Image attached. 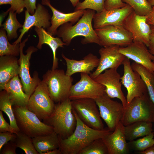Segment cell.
<instances>
[{"label": "cell", "instance_id": "1", "mask_svg": "<svg viewBox=\"0 0 154 154\" xmlns=\"http://www.w3.org/2000/svg\"><path fill=\"white\" fill-rule=\"evenodd\" d=\"M76 120V124L72 133L62 139L59 137L60 149L61 154H79L83 148L93 141L103 138L112 131L108 129H96L85 124L79 118L73 109Z\"/></svg>", "mask_w": 154, "mask_h": 154}, {"label": "cell", "instance_id": "2", "mask_svg": "<svg viewBox=\"0 0 154 154\" xmlns=\"http://www.w3.org/2000/svg\"><path fill=\"white\" fill-rule=\"evenodd\" d=\"M95 11L85 10L83 15L74 25L68 22L61 25L57 30L56 35L61 38L65 45H69L72 40L78 36H82L81 42L84 44L95 43L100 45V41L92 25Z\"/></svg>", "mask_w": 154, "mask_h": 154}, {"label": "cell", "instance_id": "3", "mask_svg": "<svg viewBox=\"0 0 154 154\" xmlns=\"http://www.w3.org/2000/svg\"><path fill=\"white\" fill-rule=\"evenodd\" d=\"M43 122L52 127L54 131L61 138L69 137L74 131L76 124L71 100L68 98L55 103L53 112Z\"/></svg>", "mask_w": 154, "mask_h": 154}, {"label": "cell", "instance_id": "4", "mask_svg": "<svg viewBox=\"0 0 154 154\" xmlns=\"http://www.w3.org/2000/svg\"><path fill=\"white\" fill-rule=\"evenodd\" d=\"M17 125L20 131L33 138L54 131L53 127L41 121L26 106H13Z\"/></svg>", "mask_w": 154, "mask_h": 154}, {"label": "cell", "instance_id": "5", "mask_svg": "<svg viewBox=\"0 0 154 154\" xmlns=\"http://www.w3.org/2000/svg\"><path fill=\"white\" fill-rule=\"evenodd\" d=\"M42 81L46 85L50 96L55 103L69 98L73 79L71 76L66 75L64 70H48L43 75Z\"/></svg>", "mask_w": 154, "mask_h": 154}, {"label": "cell", "instance_id": "6", "mask_svg": "<svg viewBox=\"0 0 154 154\" xmlns=\"http://www.w3.org/2000/svg\"><path fill=\"white\" fill-rule=\"evenodd\" d=\"M154 117V104L148 93L132 100L125 109L121 121L125 126L140 121L153 122Z\"/></svg>", "mask_w": 154, "mask_h": 154}, {"label": "cell", "instance_id": "7", "mask_svg": "<svg viewBox=\"0 0 154 154\" xmlns=\"http://www.w3.org/2000/svg\"><path fill=\"white\" fill-rule=\"evenodd\" d=\"M29 37L20 43V57L18 59L20 66L19 76L25 92L30 97L41 80L39 78L38 72L35 71L33 77L31 76L29 72L30 60L33 53L37 52L38 49L34 46H30L25 51L26 54L23 53V49Z\"/></svg>", "mask_w": 154, "mask_h": 154}, {"label": "cell", "instance_id": "8", "mask_svg": "<svg viewBox=\"0 0 154 154\" xmlns=\"http://www.w3.org/2000/svg\"><path fill=\"white\" fill-rule=\"evenodd\" d=\"M55 104L50 96L46 85L42 80L30 96L26 106L40 120H44L52 113Z\"/></svg>", "mask_w": 154, "mask_h": 154}, {"label": "cell", "instance_id": "9", "mask_svg": "<svg viewBox=\"0 0 154 154\" xmlns=\"http://www.w3.org/2000/svg\"><path fill=\"white\" fill-rule=\"evenodd\" d=\"M71 102L73 109L85 124L96 129H105L94 100L84 98L72 100Z\"/></svg>", "mask_w": 154, "mask_h": 154}, {"label": "cell", "instance_id": "10", "mask_svg": "<svg viewBox=\"0 0 154 154\" xmlns=\"http://www.w3.org/2000/svg\"><path fill=\"white\" fill-rule=\"evenodd\" d=\"M122 64L124 74L121 77V82L127 90V106L135 97L148 92L145 84L140 75L132 69L130 59L126 57Z\"/></svg>", "mask_w": 154, "mask_h": 154}, {"label": "cell", "instance_id": "11", "mask_svg": "<svg viewBox=\"0 0 154 154\" xmlns=\"http://www.w3.org/2000/svg\"><path fill=\"white\" fill-rule=\"evenodd\" d=\"M94 29L101 46L125 47L133 42L131 34L123 26L108 25Z\"/></svg>", "mask_w": 154, "mask_h": 154}, {"label": "cell", "instance_id": "12", "mask_svg": "<svg viewBox=\"0 0 154 154\" xmlns=\"http://www.w3.org/2000/svg\"><path fill=\"white\" fill-rule=\"evenodd\" d=\"M95 100L102 118L108 129L113 131L123 115L125 108L122 104L112 100L106 93Z\"/></svg>", "mask_w": 154, "mask_h": 154}, {"label": "cell", "instance_id": "13", "mask_svg": "<svg viewBox=\"0 0 154 154\" xmlns=\"http://www.w3.org/2000/svg\"><path fill=\"white\" fill-rule=\"evenodd\" d=\"M105 88L89 74L81 73L80 80L71 87L69 98L71 100L84 98L95 100L105 93Z\"/></svg>", "mask_w": 154, "mask_h": 154}, {"label": "cell", "instance_id": "14", "mask_svg": "<svg viewBox=\"0 0 154 154\" xmlns=\"http://www.w3.org/2000/svg\"><path fill=\"white\" fill-rule=\"evenodd\" d=\"M117 68L107 69L94 79L105 87V92L110 98H117L121 102L125 109L127 106L126 98L121 90V76Z\"/></svg>", "mask_w": 154, "mask_h": 154}, {"label": "cell", "instance_id": "15", "mask_svg": "<svg viewBox=\"0 0 154 154\" xmlns=\"http://www.w3.org/2000/svg\"><path fill=\"white\" fill-rule=\"evenodd\" d=\"M123 26L132 35L133 41L142 42L148 47L151 32L146 22V16L137 15L133 11L124 20Z\"/></svg>", "mask_w": 154, "mask_h": 154}, {"label": "cell", "instance_id": "16", "mask_svg": "<svg viewBox=\"0 0 154 154\" xmlns=\"http://www.w3.org/2000/svg\"><path fill=\"white\" fill-rule=\"evenodd\" d=\"M119 52L129 59L145 68L154 74V56L143 43L133 41L125 47H120Z\"/></svg>", "mask_w": 154, "mask_h": 154}, {"label": "cell", "instance_id": "17", "mask_svg": "<svg viewBox=\"0 0 154 154\" xmlns=\"http://www.w3.org/2000/svg\"><path fill=\"white\" fill-rule=\"evenodd\" d=\"M25 20L22 27L19 31L21 34L17 39L12 44L20 43L21 39L26 33L33 27H43L47 30L51 25V16L48 11L41 4L38 3L36 6L35 12L31 15L25 10Z\"/></svg>", "mask_w": 154, "mask_h": 154}, {"label": "cell", "instance_id": "18", "mask_svg": "<svg viewBox=\"0 0 154 154\" xmlns=\"http://www.w3.org/2000/svg\"><path fill=\"white\" fill-rule=\"evenodd\" d=\"M120 46L113 45L104 47L98 52L100 56L98 65L95 71L90 75L93 79L107 69L117 68L121 64L126 57L119 52Z\"/></svg>", "mask_w": 154, "mask_h": 154}, {"label": "cell", "instance_id": "19", "mask_svg": "<svg viewBox=\"0 0 154 154\" xmlns=\"http://www.w3.org/2000/svg\"><path fill=\"white\" fill-rule=\"evenodd\" d=\"M133 11L131 7L127 4L122 8L105 9L101 12L95 13L93 19L94 29L108 25L123 26L125 19Z\"/></svg>", "mask_w": 154, "mask_h": 154}, {"label": "cell", "instance_id": "20", "mask_svg": "<svg viewBox=\"0 0 154 154\" xmlns=\"http://www.w3.org/2000/svg\"><path fill=\"white\" fill-rule=\"evenodd\" d=\"M41 4L48 6L51 10L52 15L50 20L51 25L47 31L52 36L56 35L57 29L61 25L70 22L72 24L78 21L83 15L85 10L75 11L73 12L64 13L58 10L50 3V0H42Z\"/></svg>", "mask_w": 154, "mask_h": 154}, {"label": "cell", "instance_id": "21", "mask_svg": "<svg viewBox=\"0 0 154 154\" xmlns=\"http://www.w3.org/2000/svg\"><path fill=\"white\" fill-rule=\"evenodd\" d=\"M124 127L121 122L119 121L114 130L103 138L109 154H127L129 153Z\"/></svg>", "mask_w": 154, "mask_h": 154}, {"label": "cell", "instance_id": "22", "mask_svg": "<svg viewBox=\"0 0 154 154\" xmlns=\"http://www.w3.org/2000/svg\"><path fill=\"white\" fill-rule=\"evenodd\" d=\"M61 55L66 63L67 69L66 74L69 76L78 72L90 74L91 72L97 67L99 62V58L91 53L80 60L69 59L63 54Z\"/></svg>", "mask_w": 154, "mask_h": 154}, {"label": "cell", "instance_id": "23", "mask_svg": "<svg viewBox=\"0 0 154 154\" xmlns=\"http://www.w3.org/2000/svg\"><path fill=\"white\" fill-rule=\"evenodd\" d=\"M20 66L17 58L12 56H0V90L14 76L19 75Z\"/></svg>", "mask_w": 154, "mask_h": 154}, {"label": "cell", "instance_id": "24", "mask_svg": "<svg viewBox=\"0 0 154 154\" xmlns=\"http://www.w3.org/2000/svg\"><path fill=\"white\" fill-rule=\"evenodd\" d=\"M34 30L38 38V41L36 47L41 49L44 44L48 45L52 50L53 60L52 69H57L58 67V59L56 56V50L59 47L63 48L65 43L59 37H54L49 34L43 27H35Z\"/></svg>", "mask_w": 154, "mask_h": 154}, {"label": "cell", "instance_id": "25", "mask_svg": "<svg viewBox=\"0 0 154 154\" xmlns=\"http://www.w3.org/2000/svg\"><path fill=\"white\" fill-rule=\"evenodd\" d=\"M17 75L5 85V90L13 106H26L30 97L24 92L21 82Z\"/></svg>", "mask_w": 154, "mask_h": 154}, {"label": "cell", "instance_id": "26", "mask_svg": "<svg viewBox=\"0 0 154 154\" xmlns=\"http://www.w3.org/2000/svg\"><path fill=\"white\" fill-rule=\"evenodd\" d=\"M152 122L140 121L124 126L127 140L131 141L140 137L147 135L153 131Z\"/></svg>", "mask_w": 154, "mask_h": 154}, {"label": "cell", "instance_id": "27", "mask_svg": "<svg viewBox=\"0 0 154 154\" xmlns=\"http://www.w3.org/2000/svg\"><path fill=\"white\" fill-rule=\"evenodd\" d=\"M32 138L35 148L39 154H43L47 151L59 147V137L54 131L48 135Z\"/></svg>", "mask_w": 154, "mask_h": 154}, {"label": "cell", "instance_id": "28", "mask_svg": "<svg viewBox=\"0 0 154 154\" xmlns=\"http://www.w3.org/2000/svg\"><path fill=\"white\" fill-rule=\"evenodd\" d=\"M131 65L133 70L137 72L144 81L150 98L154 104L153 74L145 68L135 62H133ZM153 122H154V117Z\"/></svg>", "mask_w": 154, "mask_h": 154}, {"label": "cell", "instance_id": "29", "mask_svg": "<svg viewBox=\"0 0 154 154\" xmlns=\"http://www.w3.org/2000/svg\"><path fill=\"white\" fill-rule=\"evenodd\" d=\"M6 31L1 27L0 29V56L8 55L18 56L20 55V43L11 44Z\"/></svg>", "mask_w": 154, "mask_h": 154}, {"label": "cell", "instance_id": "30", "mask_svg": "<svg viewBox=\"0 0 154 154\" xmlns=\"http://www.w3.org/2000/svg\"><path fill=\"white\" fill-rule=\"evenodd\" d=\"M17 13L12 10L9 11L8 16L1 27L7 33L8 39L10 41L18 38L17 31L21 28L23 25L18 20L16 17Z\"/></svg>", "mask_w": 154, "mask_h": 154}, {"label": "cell", "instance_id": "31", "mask_svg": "<svg viewBox=\"0 0 154 154\" xmlns=\"http://www.w3.org/2000/svg\"><path fill=\"white\" fill-rule=\"evenodd\" d=\"M13 106L7 93L5 90L0 92V110L8 116L11 126L18 132L20 131L17 125L13 109Z\"/></svg>", "mask_w": 154, "mask_h": 154}, {"label": "cell", "instance_id": "32", "mask_svg": "<svg viewBox=\"0 0 154 154\" xmlns=\"http://www.w3.org/2000/svg\"><path fill=\"white\" fill-rule=\"evenodd\" d=\"M15 140L17 147L22 149L26 154H39L35 147L32 138L19 131Z\"/></svg>", "mask_w": 154, "mask_h": 154}, {"label": "cell", "instance_id": "33", "mask_svg": "<svg viewBox=\"0 0 154 154\" xmlns=\"http://www.w3.org/2000/svg\"><path fill=\"white\" fill-rule=\"evenodd\" d=\"M154 132L136 140L127 142L129 151H141L154 145Z\"/></svg>", "mask_w": 154, "mask_h": 154}, {"label": "cell", "instance_id": "34", "mask_svg": "<svg viewBox=\"0 0 154 154\" xmlns=\"http://www.w3.org/2000/svg\"><path fill=\"white\" fill-rule=\"evenodd\" d=\"M122 1L129 5L137 15L147 16L151 11L152 6L147 0H121Z\"/></svg>", "mask_w": 154, "mask_h": 154}, {"label": "cell", "instance_id": "35", "mask_svg": "<svg viewBox=\"0 0 154 154\" xmlns=\"http://www.w3.org/2000/svg\"><path fill=\"white\" fill-rule=\"evenodd\" d=\"M79 154H109L108 148L103 138L96 139L89 144Z\"/></svg>", "mask_w": 154, "mask_h": 154}, {"label": "cell", "instance_id": "36", "mask_svg": "<svg viewBox=\"0 0 154 154\" xmlns=\"http://www.w3.org/2000/svg\"><path fill=\"white\" fill-rule=\"evenodd\" d=\"M107 0H84L79 2L76 7L75 11L89 9L101 12L105 10V3Z\"/></svg>", "mask_w": 154, "mask_h": 154}, {"label": "cell", "instance_id": "37", "mask_svg": "<svg viewBox=\"0 0 154 154\" xmlns=\"http://www.w3.org/2000/svg\"><path fill=\"white\" fill-rule=\"evenodd\" d=\"M10 4V7L3 13L5 17L9 11H13L15 12L17 14H20L24 11L25 8V4L24 0H0V5Z\"/></svg>", "mask_w": 154, "mask_h": 154}, {"label": "cell", "instance_id": "38", "mask_svg": "<svg viewBox=\"0 0 154 154\" xmlns=\"http://www.w3.org/2000/svg\"><path fill=\"white\" fill-rule=\"evenodd\" d=\"M9 132L16 134L19 132L17 131L5 120L2 111H0V132Z\"/></svg>", "mask_w": 154, "mask_h": 154}, {"label": "cell", "instance_id": "39", "mask_svg": "<svg viewBox=\"0 0 154 154\" xmlns=\"http://www.w3.org/2000/svg\"><path fill=\"white\" fill-rule=\"evenodd\" d=\"M17 136V134L9 132H0V150L9 141H15Z\"/></svg>", "mask_w": 154, "mask_h": 154}, {"label": "cell", "instance_id": "40", "mask_svg": "<svg viewBox=\"0 0 154 154\" xmlns=\"http://www.w3.org/2000/svg\"><path fill=\"white\" fill-rule=\"evenodd\" d=\"M17 148L15 141H9L2 147L0 150V154H16Z\"/></svg>", "mask_w": 154, "mask_h": 154}, {"label": "cell", "instance_id": "41", "mask_svg": "<svg viewBox=\"0 0 154 154\" xmlns=\"http://www.w3.org/2000/svg\"><path fill=\"white\" fill-rule=\"evenodd\" d=\"M126 5L121 0H107L105 3V8L106 10H109L113 9L121 8Z\"/></svg>", "mask_w": 154, "mask_h": 154}, {"label": "cell", "instance_id": "42", "mask_svg": "<svg viewBox=\"0 0 154 154\" xmlns=\"http://www.w3.org/2000/svg\"><path fill=\"white\" fill-rule=\"evenodd\" d=\"M25 4L26 10L31 15H33L35 12L36 7V0H24Z\"/></svg>", "mask_w": 154, "mask_h": 154}, {"label": "cell", "instance_id": "43", "mask_svg": "<svg viewBox=\"0 0 154 154\" xmlns=\"http://www.w3.org/2000/svg\"><path fill=\"white\" fill-rule=\"evenodd\" d=\"M151 32L149 36V40L148 46L149 51L154 56V27L150 25ZM154 63V60L153 61Z\"/></svg>", "mask_w": 154, "mask_h": 154}, {"label": "cell", "instance_id": "44", "mask_svg": "<svg viewBox=\"0 0 154 154\" xmlns=\"http://www.w3.org/2000/svg\"><path fill=\"white\" fill-rule=\"evenodd\" d=\"M146 22L148 24L154 27V6H152L151 11L146 16Z\"/></svg>", "mask_w": 154, "mask_h": 154}, {"label": "cell", "instance_id": "45", "mask_svg": "<svg viewBox=\"0 0 154 154\" xmlns=\"http://www.w3.org/2000/svg\"><path fill=\"white\" fill-rule=\"evenodd\" d=\"M135 152L139 154H154V145L148 148L144 151Z\"/></svg>", "mask_w": 154, "mask_h": 154}, {"label": "cell", "instance_id": "46", "mask_svg": "<svg viewBox=\"0 0 154 154\" xmlns=\"http://www.w3.org/2000/svg\"><path fill=\"white\" fill-rule=\"evenodd\" d=\"M43 154H61V152L58 148L47 151Z\"/></svg>", "mask_w": 154, "mask_h": 154}, {"label": "cell", "instance_id": "47", "mask_svg": "<svg viewBox=\"0 0 154 154\" xmlns=\"http://www.w3.org/2000/svg\"><path fill=\"white\" fill-rule=\"evenodd\" d=\"M74 7H76L78 3L79 0H69Z\"/></svg>", "mask_w": 154, "mask_h": 154}, {"label": "cell", "instance_id": "48", "mask_svg": "<svg viewBox=\"0 0 154 154\" xmlns=\"http://www.w3.org/2000/svg\"><path fill=\"white\" fill-rule=\"evenodd\" d=\"M147 1L151 6H154V0H148Z\"/></svg>", "mask_w": 154, "mask_h": 154}, {"label": "cell", "instance_id": "49", "mask_svg": "<svg viewBox=\"0 0 154 154\" xmlns=\"http://www.w3.org/2000/svg\"><path fill=\"white\" fill-rule=\"evenodd\" d=\"M153 75H154V74Z\"/></svg>", "mask_w": 154, "mask_h": 154}, {"label": "cell", "instance_id": "50", "mask_svg": "<svg viewBox=\"0 0 154 154\" xmlns=\"http://www.w3.org/2000/svg\"><path fill=\"white\" fill-rule=\"evenodd\" d=\"M153 131H154V129H153Z\"/></svg>", "mask_w": 154, "mask_h": 154}, {"label": "cell", "instance_id": "51", "mask_svg": "<svg viewBox=\"0 0 154 154\" xmlns=\"http://www.w3.org/2000/svg\"></svg>", "mask_w": 154, "mask_h": 154}]
</instances>
